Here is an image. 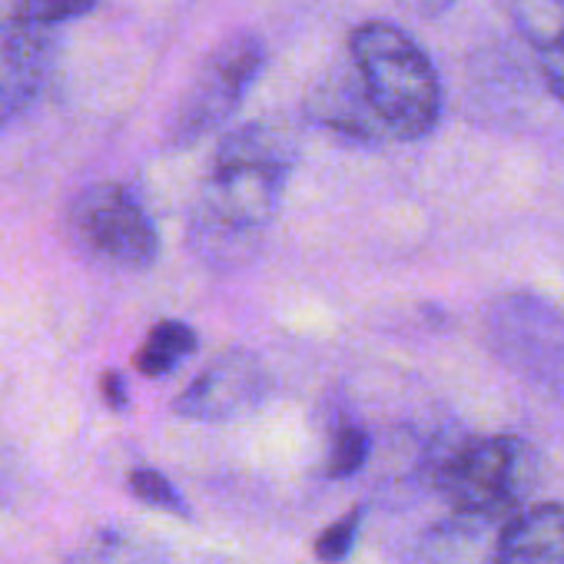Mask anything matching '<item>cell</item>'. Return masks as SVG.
I'll use <instances>...</instances> for the list:
<instances>
[{"label": "cell", "instance_id": "obj_16", "mask_svg": "<svg viewBox=\"0 0 564 564\" xmlns=\"http://www.w3.org/2000/svg\"><path fill=\"white\" fill-rule=\"evenodd\" d=\"M359 531H362V508H352V511H346L339 521H333L316 538V561H323V564H343L356 551Z\"/></svg>", "mask_w": 564, "mask_h": 564}, {"label": "cell", "instance_id": "obj_2", "mask_svg": "<svg viewBox=\"0 0 564 564\" xmlns=\"http://www.w3.org/2000/svg\"><path fill=\"white\" fill-rule=\"evenodd\" d=\"M349 61L382 130L422 140L442 120V80L429 54L395 24L369 21L349 37Z\"/></svg>", "mask_w": 564, "mask_h": 564}, {"label": "cell", "instance_id": "obj_4", "mask_svg": "<svg viewBox=\"0 0 564 564\" xmlns=\"http://www.w3.org/2000/svg\"><path fill=\"white\" fill-rule=\"evenodd\" d=\"M265 64V47L256 34L236 31L229 34L196 70L193 84L173 107L166 120V143L173 150L193 147L223 127L232 110L246 100Z\"/></svg>", "mask_w": 564, "mask_h": 564}, {"label": "cell", "instance_id": "obj_15", "mask_svg": "<svg viewBox=\"0 0 564 564\" xmlns=\"http://www.w3.org/2000/svg\"><path fill=\"white\" fill-rule=\"evenodd\" d=\"M100 0H14L11 14L28 21V24H37V28H61L67 21H77L90 11H97Z\"/></svg>", "mask_w": 564, "mask_h": 564}, {"label": "cell", "instance_id": "obj_14", "mask_svg": "<svg viewBox=\"0 0 564 564\" xmlns=\"http://www.w3.org/2000/svg\"><path fill=\"white\" fill-rule=\"evenodd\" d=\"M133 498H140L143 505L156 508V511H166V514H176V518H189V505L183 501V495L173 488V481L156 471V468H133L130 478H127Z\"/></svg>", "mask_w": 564, "mask_h": 564}, {"label": "cell", "instance_id": "obj_9", "mask_svg": "<svg viewBox=\"0 0 564 564\" xmlns=\"http://www.w3.org/2000/svg\"><path fill=\"white\" fill-rule=\"evenodd\" d=\"M326 130L339 133V137H349V140H359V143H372L379 137H386L379 117L372 113L366 94H362V84L356 77V70H333L319 87H316V97H313V110H310Z\"/></svg>", "mask_w": 564, "mask_h": 564}, {"label": "cell", "instance_id": "obj_18", "mask_svg": "<svg viewBox=\"0 0 564 564\" xmlns=\"http://www.w3.org/2000/svg\"><path fill=\"white\" fill-rule=\"evenodd\" d=\"M100 392H104V402L113 409V412H127L130 405V395H127V382L120 372H104L100 379Z\"/></svg>", "mask_w": 564, "mask_h": 564}, {"label": "cell", "instance_id": "obj_7", "mask_svg": "<svg viewBox=\"0 0 564 564\" xmlns=\"http://www.w3.org/2000/svg\"><path fill=\"white\" fill-rule=\"evenodd\" d=\"M265 395V369L246 349H229L213 359L173 402V412L189 422H226L249 412Z\"/></svg>", "mask_w": 564, "mask_h": 564}, {"label": "cell", "instance_id": "obj_8", "mask_svg": "<svg viewBox=\"0 0 564 564\" xmlns=\"http://www.w3.org/2000/svg\"><path fill=\"white\" fill-rule=\"evenodd\" d=\"M485 564H564V501H538L508 514Z\"/></svg>", "mask_w": 564, "mask_h": 564}, {"label": "cell", "instance_id": "obj_17", "mask_svg": "<svg viewBox=\"0 0 564 564\" xmlns=\"http://www.w3.org/2000/svg\"><path fill=\"white\" fill-rule=\"evenodd\" d=\"M538 64H541V74H544L547 90L564 104V41L554 44V47H547V51H541L538 54Z\"/></svg>", "mask_w": 564, "mask_h": 564}, {"label": "cell", "instance_id": "obj_11", "mask_svg": "<svg viewBox=\"0 0 564 564\" xmlns=\"http://www.w3.org/2000/svg\"><path fill=\"white\" fill-rule=\"evenodd\" d=\"M67 564H166V561L150 541L137 538V534H127V531L104 528V531L90 534L70 554Z\"/></svg>", "mask_w": 564, "mask_h": 564}, {"label": "cell", "instance_id": "obj_19", "mask_svg": "<svg viewBox=\"0 0 564 564\" xmlns=\"http://www.w3.org/2000/svg\"><path fill=\"white\" fill-rule=\"evenodd\" d=\"M399 4H402L409 14L432 21V18H442L445 11H452V8H455V0H399Z\"/></svg>", "mask_w": 564, "mask_h": 564}, {"label": "cell", "instance_id": "obj_1", "mask_svg": "<svg viewBox=\"0 0 564 564\" xmlns=\"http://www.w3.org/2000/svg\"><path fill=\"white\" fill-rule=\"evenodd\" d=\"M296 166V143L272 123H246L223 137L189 209L186 242L213 269L246 265L279 213Z\"/></svg>", "mask_w": 564, "mask_h": 564}, {"label": "cell", "instance_id": "obj_13", "mask_svg": "<svg viewBox=\"0 0 564 564\" xmlns=\"http://www.w3.org/2000/svg\"><path fill=\"white\" fill-rule=\"evenodd\" d=\"M369 455H372V435L359 422H343L329 442L326 475L329 478H352L356 471L366 468Z\"/></svg>", "mask_w": 564, "mask_h": 564}, {"label": "cell", "instance_id": "obj_12", "mask_svg": "<svg viewBox=\"0 0 564 564\" xmlns=\"http://www.w3.org/2000/svg\"><path fill=\"white\" fill-rule=\"evenodd\" d=\"M511 21L534 54L564 41V0H511Z\"/></svg>", "mask_w": 564, "mask_h": 564}, {"label": "cell", "instance_id": "obj_6", "mask_svg": "<svg viewBox=\"0 0 564 564\" xmlns=\"http://www.w3.org/2000/svg\"><path fill=\"white\" fill-rule=\"evenodd\" d=\"M57 64L54 28L0 18V130L11 127L47 87Z\"/></svg>", "mask_w": 564, "mask_h": 564}, {"label": "cell", "instance_id": "obj_10", "mask_svg": "<svg viewBox=\"0 0 564 564\" xmlns=\"http://www.w3.org/2000/svg\"><path fill=\"white\" fill-rule=\"evenodd\" d=\"M196 346H199V339H196L193 326H186L180 319H163L147 333L133 362L147 379H160V376H170L183 359H189L196 352Z\"/></svg>", "mask_w": 564, "mask_h": 564}, {"label": "cell", "instance_id": "obj_5", "mask_svg": "<svg viewBox=\"0 0 564 564\" xmlns=\"http://www.w3.org/2000/svg\"><path fill=\"white\" fill-rule=\"evenodd\" d=\"M74 236L97 259L120 269H150L160 256V236L147 209L123 186L97 183L74 199Z\"/></svg>", "mask_w": 564, "mask_h": 564}, {"label": "cell", "instance_id": "obj_3", "mask_svg": "<svg viewBox=\"0 0 564 564\" xmlns=\"http://www.w3.org/2000/svg\"><path fill=\"white\" fill-rule=\"evenodd\" d=\"M534 478V455L518 435H471L448 448L432 465V481L452 514L501 524L521 508Z\"/></svg>", "mask_w": 564, "mask_h": 564}]
</instances>
